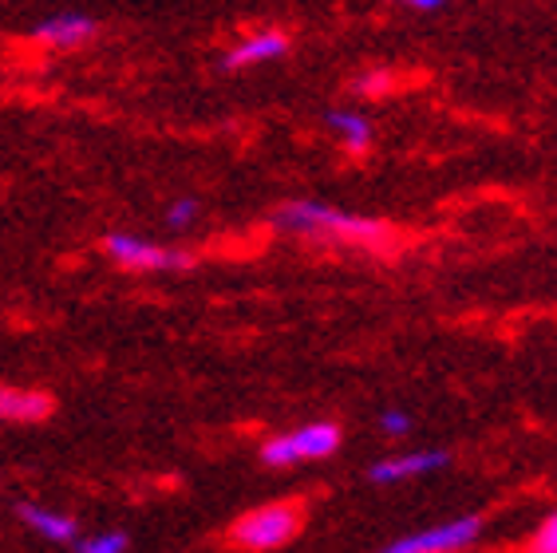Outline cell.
<instances>
[{
	"instance_id": "cell-1",
	"label": "cell",
	"mask_w": 557,
	"mask_h": 553,
	"mask_svg": "<svg viewBox=\"0 0 557 553\" xmlns=\"http://www.w3.org/2000/svg\"><path fill=\"white\" fill-rule=\"evenodd\" d=\"M277 230L300 237H324V242H348V245H380L392 237L384 222L360 218V213L336 210L324 202H289L277 210Z\"/></svg>"
},
{
	"instance_id": "cell-2",
	"label": "cell",
	"mask_w": 557,
	"mask_h": 553,
	"mask_svg": "<svg viewBox=\"0 0 557 553\" xmlns=\"http://www.w3.org/2000/svg\"><path fill=\"white\" fill-rule=\"evenodd\" d=\"M300 530V506L297 502H269V506H258L249 511L246 518L234 521V545L242 550H277V545L293 542Z\"/></svg>"
},
{
	"instance_id": "cell-3",
	"label": "cell",
	"mask_w": 557,
	"mask_h": 553,
	"mask_svg": "<svg viewBox=\"0 0 557 553\" xmlns=\"http://www.w3.org/2000/svg\"><path fill=\"white\" fill-rule=\"evenodd\" d=\"M103 254H108L119 269H135V273H166V269L190 266V254H186V249L159 245V242H150V237H135V234H108L103 237Z\"/></svg>"
},
{
	"instance_id": "cell-4",
	"label": "cell",
	"mask_w": 557,
	"mask_h": 553,
	"mask_svg": "<svg viewBox=\"0 0 557 553\" xmlns=\"http://www.w3.org/2000/svg\"><path fill=\"white\" fill-rule=\"evenodd\" d=\"M341 447V427L333 423H309L289 435H273L261 447L265 467H293V463H305V458H329Z\"/></svg>"
},
{
	"instance_id": "cell-5",
	"label": "cell",
	"mask_w": 557,
	"mask_h": 553,
	"mask_svg": "<svg viewBox=\"0 0 557 553\" xmlns=\"http://www.w3.org/2000/svg\"><path fill=\"white\" fill-rule=\"evenodd\" d=\"M479 530H483L479 518H459L447 521V526H435V530H419L411 538H399L384 553H455L462 545H471L479 538Z\"/></svg>"
},
{
	"instance_id": "cell-6",
	"label": "cell",
	"mask_w": 557,
	"mask_h": 553,
	"mask_svg": "<svg viewBox=\"0 0 557 553\" xmlns=\"http://www.w3.org/2000/svg\"><path fill=\"white\" fill-rule=\"evenodd\" d=\"M99 36V21L96 16H87V12H52V16H44V21L33 24V40L44 44V48H84Z\"/></svg>"
},
{
	"instance_id": "cell-7",
	"label": "cell",
	"mask_w": 557,
	"mask_h": 553,
	"mask_svg": "<svg viewBox=\"0 0 557 553\" xmlns=\"http://www.w3.org/2000/svg\"><path fill=\"white\" fill-rule=\"evenodd\" d=\"M289 52V36L277 33V28H261V33H249L222 56L225 72H246V67H261L273 64L281 56Z\"/></svg>"
},
{
	"instance_id": "cell-8",
	"label": "cell",
	"mask_w": 557,
	"mask_h": 553,
	"mask_svg": "<svg viewBox=\"0 0 557 553\" xmlns=\"http://www.w3.org/2000/svg\"><path fill=\"white\" fill-rule=\"evenodd\" d=\"M48 415H52V400L44 392L0 383V423H40Z\"/></svg>"
},
{
	"instance_id": "cell-9",
	"label": "cell",
	"mask_w": 557,
	"mask_h": 553,
	"mask_svg": "<svg viewBox=\"0 0 557 553\" xmlns=\"http://www.w3.org/2000/svg\"><path fill=\"white\" fill-rule=\"evenodd\" d=\"M21 521L28 526L33 533H40L44 542H60V545H72L79 542V526H75L72 514H60V511H48V506H36V502H21Z\"/></svg>"
},
{
	"instance_id": "cell-10",
	"label": "cell",
	"mask_w": 557,
	"mask_h": 553,
	"mask_svg": "<svg viewBox=\"0 0 557 553\" xmlns=\"http://www.w3.org/2000/svg\"><path fill=\"white\" fill-rule=\"evenodd\" d=\"M440 467H447V455H443V451H416V455L375 463V467L368 470V479L380 482V487H392V482L416 479V475H428V470H440Z\"/></svg>"
},
{
	"instance_id": "cell-11",
	"label": "cell",
	"mask_w": 557,
	"mask_h": 553,
	"mask_svg": "<svg viewBox=\"0 0 557 553\" xmlns=\"http://www.w3.org/2000/svg\"><path fill=\"white\" fill-rule=\"evenodd\" d=\"M324 123H329V131H333L336 138H341L348 150H368L372 147V119L364 115V111H352V107H341V111H329L324 115Z\"/></svg>"
},
{
	"instance_id": "cell-12",
	"label": "cell",
	"mask_w": 557,
	"mask_h": 553,
	"mask_svg": "<svg viewBox=\"0 0 557 553\" xmlns=\"http://www.w3.org/2000/svg\"><path fill=\"white\" fill-rule=\"evenodd\" d=\"M131 538L123 530H103L96 538H84L79 542V553H127Z\"/></svg>"
},
{
	"instance_id": "cell-13",
	"label": "cell",
	"mask_w": 557,
	"mask_h": 553,
	"mask_svg": "<svg viewBox=\"0 0 557 553\" xmlns=\"http://www.w3.org/2000/svg\"><path fill=\"white\" fill-rule=\"evenodd\" d=\"M198 218H202L198 198H174V202L166 206V225H171V230H190Z\"/></svg>"
},
{
	"instance_id": "cell-14",
	"label": "cell",
	"mask_w": 557,
	"mask_h": 553,
	"mask_svg": "<svg viewBox=\"0 0 557 553\" xmlns=\"http://www.w3.org/2000/svg\"><path fill=\"white\" fill-rule=\"evenodd\" d=\"M530 553H557V514L554 518L537 530V538H534V545H530Z\"/></svg>"
},
{
	"instance_id": "cell-15",
	"label": "cell",
	"mask_w": 557,
	"mask_h": 553,
	"mask_svg": "<svg viewBox=\"0 0 557 553\" xmlns=\"http://www.w3.org/2000/svg\"><path fill=\"white\" fill-rule=\"evenodd\" d=\"M380 427H384L387 435H408V431H411V415H404V411H384Z\"/></svg>"
},
{
	"instance_id": "cell-16",
	"label": "cell",
	"mask_w": 557,
	"mask_h": 553,
	"mask_svg": "<svg viewBox=\"0 0 557 553\" xmlns=\"http://www.w3.org/2000/svg\"><path fill=\"white\" fill-rule=\"evenodd\" d=\"M387 4H408V9H419V12H440V9H447V0H387Z\"/></svg>"
}]
</instances>
